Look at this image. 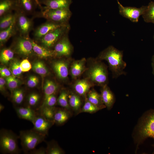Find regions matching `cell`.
<instances>
[{
	"label": "cell",
	"instance_id": "cell-32",
	"mask_svg": "<svg viewBox=\"0 0 154 154\" xmlns=\"http://www.w3.org/2000/svg\"><path fill=\"white\" fill-rule=\"evenodd\" d=\"M11 96L13 102L16 106L15 107L20 106L24 101L25 92L22 89L18 88L13 91Z\"/></svg>",
	"mask_w": 154,
	"mask_h": 154
},
{
	"label": "cell",
	"instance_id": "cell-9",
	"mask_svg": "<svg viewBox=\"0 0 154 154\" xmlns=\"http://www.w3.org/2000/svg\"><path fill=\"white\" fill-rule=\"evenodd\" d=\"M14 11L16 14L15 24L18 34L29 38V34L33 28V19L28 18L17 8Z\"/></svg>",
	"mask_w": 154,
	"mask_h": 154
},
{
	"label": "cell",
	"instance_id": "cell-20",
	"mask_svg": "<svg viewBox=\"0 0 154 154\" xmlns=\"http://www.w3.org/2000/svg\"><path fill=\"white\" fill-rule=\"evenodd\" d=\"M86 59L83 58L72 63L70 67V73L72 78H78L86 70Z\"/></svg>",
	"mask_w": 154,
	"mask_h": 154
},
{
	"label": "cell",
	"instance_id": "cell-12",
	"mask_svg": "<svg viewBox=\"0 0 154 154\" xmlns=\"http://www.w3.org/2000/svg\"><path fill=\"white\" fill-rule=\"evenodd\" d=\"M54 123V121L46 119L38 113L33 123V127L32 129L46 136L48 135L49 129Z\"/></svg>",
	"mask_w": 154,
	"mask_h": 154
},
{
	"label": "cell",
	"instance_id": "cell-30",
	"mask_svg": "<svg viewBox=\"0 0 154 154\" xmlns=\"http://www.w3.org/2000/svg\"><path fill=\"white\" fill-rule=\"evenodd\" d=\"M57 109L55 107H40L37 111L46 119L54 121V116Z\"/></svg>",
	"mask_w": 154,
	"mask_h": 154
},
{
	"label": "cell",
	"instance_id": "cell-49",
	"mask_svg": "<svg viewBox=\"0 0 154 154\" xmlns=\"http://www.w3.org/2000/svg\"><path fill=\"white\" fill-rule=\"evenodd\" d=\"M154 60V55L153 56L152 58V60Z\"/></svg>",
	"mask_w": 154,
	"mask_h": 154
},
{
	"label": "cell",
	"instance_id": "cell-46",
	"mask_svg": "<svg viewBox=\"0 0 154 154\" xmlns=\"http://www.w3.org/2000/svg\"><path fill=\"white\" fill-rule=\"evenodd\" d=\"M35 0L36 1V2H37V4H38V7L40 8V9H41L42 8V6L39 3V0Z\"/></svg>",
	"mask_w": 154,
	"mask_h": 154
},
{
	"label": "cell",
	"instance_id": "cell-47",
	"mask_svg": "<svg viewBox=\"0 0 154 154\" xmlns=\"http://www.w3.org/2000/svg\"><path fill=\"white\" fill-rule=\"evenodd\" d=\"M5 108V106L2 104H0V112H1Z\"/></svg>",
	"mask_w": 154,
	"mask_h": 154
},
{
	"label": "cell",
	"instance_id": "cell-14",
	"mask_svg": "<svg viewBox=\"0 0 154 154\" xmlns=\"http://www.w3.org/2000/svg\"><path fill=\"white\" fill-rule=\"evenodd\" d=\"M52 67L57 76L62 80L68 78L69 73V63L65 60H58L53 62Z\"/></svg>",
	"mask_w": 154,
	"mask_h": 154
},
{
	"label": "cell",
	"instance_id": "cell-38",
	"mask_svg": "<svg viewBox=\"0 0 154 154\" xmlns=\"http://www.w3.org/2000/svg\"><path fill=\"white\" fill-rule=\"evenodd\" d=\"M7 85L11 94L15 90L18 88L20 81L17 77L11 75L5 78Z\"/></svg>",
	"mask_w": 154,
	"mask_h": 154
},
{
	"label": "cell",
	"instance_id": "cell-31",
	"mask_svg": "<svg viewBox=\"0 0 154 154\" xmlns=\"http://www.w3.org/2000/svg\"><path fill=\"white\" fill-rule=\"evenodd\" d=\"M32 68L36 73L40 75L42 78L48 73V71L44 63L41 61H37L33 63Z\"/></svg>",
	"mask_w": 154,
	"mask_h": 154
},
{
	"label": "cell",
	"instance_id": "cell-19",
	"mask_svg": "<svg viewBox=\"0 0 154 154\" xmlns=\"http://www.w3.org/2000/svg\"><path fill=\"white\" fill-rule=\"evenodd\" d=\"M100 95L104 104L108 110H110L115 102V98L107 84L102 86Z\"/></svg>",
	"mask_w": 154,
	"mask_h": 154
},
{
	"label": "cell",
	"instance_id": "cell-4",
	"mask_svg": "<svg viewBox=\"0 0 154 154\" xmlns=\"http://www.w3.org/2000/svg\"><path fill=\"white\" fill-rule=\"evenodd\" d=\"M19 136L10 130H0V151L3 154H18L21 150L18 145Z\"/></svg>",
	"mask_w": 154,
	"mask_h": 154
},
{
	"label": "cell",
	"instance_id": "cell-6",
	"mask_svg": "<svg viewBox=\"0 0 154 154\" xmlns=\"http://www.w3.org/2000/svg\"><path fill=\"white\" fill-rule=\"evenodd\" d=\"M19 136L22 149L27 154L35 149L37 145L44 141L46 137L32 129L20 131Z\"/></svg>",
	"mask_w": 154,
	"mask_h": 154
},
{
	"label": "cell",
	"instance_id": "cell-18",
	"mask_svg": "<svg viewBox=\"0 0 154 154\" xmlns=\"http://www.w3.org/2000/svg\"><path fill=\"white\" fill-rule=\"evenodd\" d=\"M93 85L94 84L88 79H82L76 82L74 88L76 94L80 96L85 97Z\"/></svg>",
	"mask_w": 154,
	"mask_h": 154
},
{
	"label": "cell",
	"instance_id": "cell-41",
	"mask_svg": "<svg viewBox=\"0 0 154 154\" xmlns=\"http://www.w3.org/2000/svg\"><path fill=\"white\" fill-rule=\"evenodd\" d=\"M39 82V80L38 77L34 75L31 76L27 80V85L29 88H34L37 85Z\"/></svg>",
	"mask_w": 154,
	"mask_h": 154
},
{
	"label": "cell",
	"instance_id": "cell-2",
	"mask_svg": "<svg viewBox=\"0 0 154 154\" xmlns=\"http://www.w3.org/2000/svg\"><path fill=\"white\" fill-rule=\"evenodd\" d=\"M135 132L134 139L137 145L148 138L154 140V110H149L143 115L137 126Z\"/></svg>",
	"mask_w": 154,
	"mask_h": 154
},
{
	"label": "cell",
	"instance_id": "cell-27",
	"mask_svg": "<svg viewBox=\"0 0 154 154\" xmlns=\"http://www.w3.org/2000/svg\"><path fill=\"white\" fill-rule=\"evenodd\" d=\"M68 102L70 108L75 112H80L82 102L80 96L76 93L69 94Z\"/></svg>",
	"mask_w": 154,
	"mask_h": 154
},
{
	"label": "cell",
	"instance_id": "cell-17",
	"mask_svg": "<svg viewBox=\"0 0 154 154\" xmlns=\"http://www.w3.org/2000/svg\"><path fill=\"white\" fill-rule=\"evenodd\" d=\"M17 8L27 15L35 14V10L38 5L35 0H17Z\"/></svg>",
	"mask_w": 154,
	"mask_h": 154
},
{
	"label": "cell",
	"instance_id": "cell-13",
	"mask_svg": "<svg viewBox=\"0 0 154 154\" xmlns=\"http://www.w3.org/2000/svg\"><path fill=\"white\" fill-rule=\"evenodd\" d=\"M66 24H60L47 20L34 30L33 35L35 39L34 40H37L52 31Z\"/></svg>",
	"mask_w": 154,
	"mask_h": 154
},
{
	"label": "cell",
	"instance_id": "cell-21",
	"mask_svg": "<svg viewBox=\"0 0 154 154\" xmlns=\"http://www.w3.org/2000/svg\"><path fill=\"white\" fill-rule=\"evenodd\" d=\"M33 48L35 54L41 58L55 57L53 50L47 48L38 44L34 40L31 39Z\"/></svg>",
	"mask_w": 154,
	"mask_h": 154
},
{
	"label": "cell",
	"instance_id": "cell-26",
	"mask_svg": "<svg viewBox=\"0 0 154 154\" xmlns=\"http://www.w3.org/2000/svg\"><path fill=\"white\" fill-rule=\"evenodd\" d=\"M68 111L63 108H57L54 117V123L60 125L65 123L70 117V114Z\"/></svg>",
	"mask_w": 154,
	"mask_h": 154
},
{
	"label": "cell",
	"instance_id": "cell-22",
	"mask_svg": "<svg viewBox=\"0 0 154 154\" xmlns=\"http://www.w3.org/2000/svg\"><path fill=\"white\" fill-rule=\"evenodd\" d=\"M18 34L15 24V19L8 28L0 31V43L1 46L3 45L11 37Z\"/></svg>",
	"mask_w": 154,
	"mask_h": 154
},
{
	"label": "cell",
	"instance_id": "cell-48",
	"mask_svg": "<svg viewBox=\"0 0 154 154\" xmlns=\"http://www.w3.org/2000/svg\"><path fill=\"white\" fill-rule=\"evenodd\" d=\"M152 66L153 68V73L154 75V60H152Z\"/></svg>",
	"mask_w": 154,
	"mask_h": 154
},
{
	"label": "cell",
	"instance_id": "cell-15",
	"mask_svg": "<svg viewBox=\"0 0 154 154\" xmlns=\"http://www.w3.org/2000/svg\"><path fill=\"white\" fill-rule=\"evenodd\" d=\"M15 109L19 118L32 123L38 114L37 111L27 106L15 107Z\"/></svg>",
	"mask_w": 154,
	"mask_h": 154
},
{
	"label": "cell",
	"instance_id": "cell-50",
	"mask_svg": "<svg viewBox=\"0 0 154 154\" xmlns=\"http://www.w3.org/2000/svg\"><path fill=\"white\" fill-rule=\"evenodd\" d=\"M153 39H154V36H153Z\"/></svg>",
	"mask_w": 154,
	"mask_h": 154
},
{
	"label": "cell",
	"instance_id": "cell-23",
	"mask_svg": "<svg viewBox=\"0 0 154 154\" xmlns=\"http://www.w3.org/2000/svg\"><path fill=\"white\" fill-rule=\"evenodd\" d=\"M17 7V0H3L0 1V17L15 11Z\"/></svg>",
	"mask_w": 154,
	"mask_h": 154
},
{
	"label": "cell",
	"instance_id": "cell-34",
	"mask_svg": "<svg viewBox=\"0 0 154 154\" xmlns=\"http://www.w3.org/2000/svg\"><path fill=\"white\" fill-rule=\"evenodd\" d=\"M69 94L66 90H62L60 92L57 100V104L59 106L68 110H70V108L68 102Z\"/></svg>",
	"mask_w": 154,
	"mask_h": 154
},
{
	"label": "cell",
	"instance_id": "cell-39",
	"mask_svg": "<svg viewBox=\"0 0 154 154\" xmlns=\"http://www.w3.org/2000/svg\"><path fill=\"white\" fill-rule=\"evenodd\" d=\"M20 63L17 60L14 59L10 64V70L13 75L17 77H19L23 72L20 67Z\"/></svg>",
	"mask_w": 154,
	"mask_h": 154
},
{
	"label": "cell",
	"instance_id": "cell-40",
	"mask_svg": "<svg viewBox=\"0 0 154 154\" xmlns=\"http://www.w3.org/2000/svg\"><path fill=\"white\" fill-rule=\"evenodd\" d=\"M57 99L55 94L51 95L44 99L40 107H54L57 104Z\"/></svg>",
	"mask_w": 154,
	"mask_h": 154
},
{
	"label": "cell",
	"instance_id": "cell-37",
	"mask_svg": "<svg viewBox=\"0 0 154 154\" xmlns=\"http://www.w3.org/2000/svg\"><path fill=\"white\" fill-rule=\"evenodd\" d=\"M85 98L84 104L80 110V112L93 113L101 110L100 108L90 102L88 100L86 96Z\"/></svg>",
	"mask_w": 154,
	"mask_h": 154
},
{
	"label": "cell",
	"instance_id": "cell-43",
	"mask_svg": "<svg viewBox=\"0 0 154 154\" xmlns=\"http://www.w3.org/2000/svg\"><path fill=\"white\" fill-rule=\"evenodd\" d=\"M11 72L10 70L6 67L1 66L0 68V74L1 76L6 78L11 75Z\"/></svg>",
	"mask_w": 154,
	"mask_h": 154
},
{
	"label": "cell",
	"instance_id": "cell-8",
	"mask_svg": "<svg viewBox=\"0 0 154 154\" xmlns=\"http://www.w3.org/2000/svg\"><path fill=\"white\" fill-rule=\"evenodd\" d=\"M11 48L15 53L24 57H29L34 54L31 38L19 34L15 36Z\"/></svg>",
	"mask_w": 154,
	"mask_h": 154
},
{
	"label": "cell",
	"instance_id": "cell-3",
	"mask_svg": "<svg viewBox=\"0 0 154 154\" xmlns=\"http://www.w3.org/2000/svg\"><path fill=\"white\" fill-rule=\"evenodd\" d=\"M87 78L94 84L101 87L107 84L108 73L107 66L97 59L87 70Z\"/></svg>",
	"mask_w": 154,
	"mask_h": 154
},
{
	"label": "cell",
	"instance_id": "cell-1",
	"mask_svg": "<svg viewBox=\"0 0 154 154\" xmlns=\"http://www.w3.org/2000/svg\"><path fill=\"white\" fill-rule=\"evenodd\" d=\"M123 52L112 46H110L100 52L97 59L105 60L108 63L113 77L117 78L120 76L125 75L124 71L126 63L123 60Z\"/></svg>",
	"mask_w": 154,
	"mask_h": 154
},
{
	"label": "cell",
	"instance_id": "cell-35",
	"mask_svg": "<svg viewBox=\"0 0 154 154\" xmlns=\"http://www.w3.org/2000/svg\"><path fill=\"white\" fill-rule=\"evenodd\" d=\"M142 17L145 22L154 24V1H151L149 3Z\"/></svg>",
	"mask_w": 154,
	"mask_h": 154
},
{
	"label": "cell",
	"instance_id": "cell-44",
	"mask_svg": "<svg viewBox=\"0 0 154 154\" xmlns=\"http://www.w3.org/2000/svg\"><path fill=\"white\" fill-rule=\"evenodd\" d=\"M6 83L5 79L1 76L0 77V91L4 95L7 94L5 88Z\"/></svg>",
	"mask_w": 154,
	"mask_h": 154
},
{
	"label": "cell",
	"instance_id": "cell-29",
	"mask_svg": "<svg viewBox=\"0 0 154 154\" xmlns=\"http://www.w3.org/2000/svg\"><path fill=\"white\" fill-rule=\"evenodd\" d=\"M44 93V100L48 96L54 94L58 89L57 84L53 81L47 80L42 86Z\"/></svg>",
	"mask_w": 154,
	"mask_h": 154
},
{
	"label": "cell",
	"instance_id": "cell-16",
	"mask_svg": "<svg viewBox=\"0 0 154 154\" xmlns=\"http://www.w3.org/2000/svg\"><path fill=\"white\" fill-rule=\"evenodd\" d=\"M40 4L50 9L69 8L72 0H39Z\"/></svg>",
	"mask_w": 154,
	"mask_h": 154
},
{
	"label": "cell",
	"instance_id": "cell-24",
	"mask_svg": "<svg viewBox=\"0 0 154 154\" xmlns=\"http://www.w3.org/2000/svg\"><path fill=\"white\" fill-rule=\"evenodd\" d=\"M41 96L38 93L33 92L29 94L27 98V106L37 111L41 106L40 104Z\"/></svg>",
	"mask_w": 154,
	"mask_h": 154
},
{
	"label": "cell",
	"instance_id": "cell-11",
	"mask_svg": "<svg viewBox=\"0 0 154 154\" xmlns=\"http://www.w3.org/2000/svg\"><path fill=\"white\" fill-rule=\"evenodd\" d=\"M73 48L68 34L64 36L56 44L53 50L55 57H68L71 54Z\"/></svg>",
	"mask_w": 154,
	"mask_h": 154
},
{
	"label": "cell",
	"instance_id": "cell-5",
	"mask_svg": "<svg viewBox=\"0 0 154 154\" xmlns=\"http://www.w3.org/2000/svg\"><path fill=\"white\" fill-rule=\"evenodd\" d=\"M72 13L69 8L50 9L42 6L40 11L34 17L44 18L47 20L62 24H68Z\"/></svg>",
	"mask_w": 154,
	"mask_h": 154
},
{
	"label": "cell",
	"instance_id": "cell-45",
	"mask_svg": "<svg viewBox=\"0 0 154 154\" xmlns=\"http://www.w3.org/2000/svg\"><path fill=\"white\" fill-rule=\"evenodd\" d=\"M30 154H46V148L41 147L38 149H35L29 152Z\"/></svg>",
	"mask_w": 154,
	"mask_h": 154
},
{
	"label": "cell",
	"instance_id": "cell-10",
	"mask_svg": "<svg viewBox=\"0 0 154 154\" xmlns=\"http://www.w3.org/2000/svg\"><path fill=\"white\" fill-rule=\"evenodd\" d=\"M117 1L119 14L133 23L138 21L140 17L144 13L147 8V6H142L139 8L124 6L118 0Z\"/></svg>",
	"mask_w": 154,
	"mask_h": 154
},
{
	"label": "cell",
	"instance_id": "cell-7",
	"mask_svg": "<svg viewBox=\"0 0 154 154\" xmlns=\"http://www.w3.org/2000/svg\"><path fill=\"white\" fill-rule=\"evenodd\" d=\"M70 29L68 24L62 25L48 33L39 40L35 41L38 44L49 49L52 50L57 42L64 36L68 34Z\"/></svg>",
	"mask_w": 154,
	"mask_h": 154
},
{
	"label": "cell",
	"instance_id": "cell-36",
	"mask_svg": "<svg viewBox=\"0 0 154 154\" xmlns=\"http://www.w3.org/2000/svg\"><path fill=\"white\" fill-rule=\"evenodd\" d=\"M46 154H63L64 151L54 141L46 142Z\"/></svg>",
	"mask_w": 154,
	"mask_h": 154
},
{
	"label": "cell",
	"instance_id": "cell-51",
	"mask_svg": "<svg viewBox=\"0 0 154 154\" xmlns=\"http://www.w3.org/2000/svg\"><path fill=\"white\" fill-rule=\"evenodd\" d=\"M2 0H0V1H2Z\"/></svg>",
	"mask_w": 154,
	"mask_h": 154
},
{
	"label": "cell",
	"instance_id": "cell-42",
	"mask_svg": "<svg viewBox=\"0 0 154 154\" xmlns=\"http://www.w3.org/2000/svg\"><path fill=\"white\" fill-rule=\"evenodd\" d=\"M20 67L23 72H28L32 68L31 63L27 59H23L20 62Z\"/></svg>",
	"mask_w": 154,
	"mask_h": 154
},
{
	"label": "cell",
	"instance_id": "cell-52",
	"mask_svg": "<svg viewBox=\"0 0 154 154\" xmlns=\"http://www.w3.org/2000/svg\"><path fill=\"white\" fill-rule=\"evenodd\" d=\"M117 0V1L118 0Z\"/></svg>",
	"mask_w": 154,
	"mask_h": 154
},
{
	"label": "cell",
	"instance_id": "cell-28",
	"mask_svg": "<svg viewBox=\"0 0 154 154\" xmlns=\"http://www.w3.org/2000/svg\"><path fill=\"white\" fill-rule=\"evenodd\" d=\"M16 14L15 11L10 12L0 17V31L9 27L15 21Z\"/></svg>",
	"mask_w": 154,
	"mask_h": 154
},
{
	"label": "cell",
	"instance_id": "cell-25",
	"mask_svg": "<svg viewBox=\"0 0 154 154\" xmlns=\"http://www.w3.org/2000/svg\"><path fill=\"white\" fill-rule=\"evenodd\" d=\"M86 96L90 102L101 109L106 107L102 102L100 94H99L94 89L90 90L87 93Z\"/></svg>",
	"mask_w": 154,
	"mask_h": 154
},
{
	"label": "cell",
	"instance_id": "cell-33",
	"mask_svg": "<svg viewBox=\"0 0 154 154\" xmlns=\"http://www.w3.org/2000/svg\"><path fill=\"white\" fill-rule=\"evenodd\" d=\"M11 48H4L0 52V60L1 63L6 64L13 58L15 54Z\"/></svg>",
	"mask_w": 154,
	"mask_h": 154
}]
</instances>
